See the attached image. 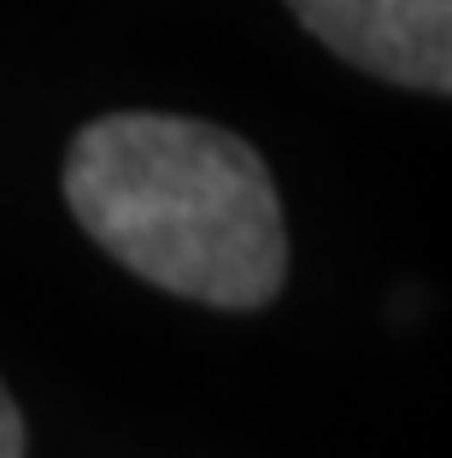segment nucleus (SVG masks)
Segmentation results:
<instances>
[{
	"instance_id": "1",
	"label": "nucleus",
	"mask_w": 452,
	"mask_h": 458,
	"mask_svg": "<svg viewBox=\"0 0 452 458\" xmlns=\"http://www.w3.org/2000/svg\"><path fill=\"white\" fill-rule=\"evenodd\" d=\"M65 200L135 276L206 300L265 306L288 276L277 182L241 135L165 112H118L71 141Z\"/></svg>"
},
{
	"instance_id": "2",
	"label": "nucleus",
	"mask_w": 452,
	"mask_h": 458,
	"mask_svg": "<svg viewBox=\"0 0 452 458\" xmlns=\"http://www.w3.org/2000/svg\"><path fill=\"white\" fill-rule=\"evenodd\" d=\"M300 24L341 59L405 89L452 82V0H288Z\"/></svg>"
},
{
	"instance_id": "3",
	"label": "nucleus",
	"mask_w": 452,
	"mask_h": 458,
	"mask_svg": "<svg viewBox=\"0 0 452 458\" xmlns=\"http://www.w3.org/2000/svg\"><path fill=\"white\" fill-rule=\"evenodd\" d=\"M0 458H24V418L6 388H0Z\"/></svg>"
}]
</instances>
